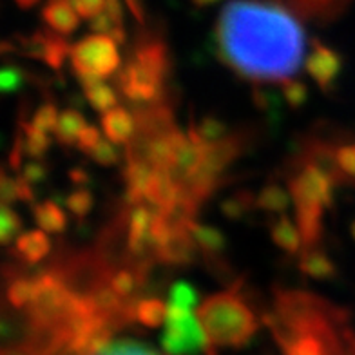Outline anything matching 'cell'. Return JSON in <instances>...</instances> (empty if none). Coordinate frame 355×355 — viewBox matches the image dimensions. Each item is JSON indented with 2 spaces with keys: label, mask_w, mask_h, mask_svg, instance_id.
Masks as SVG:
<instances>
[{
  "label": "cell",
  "mask_w": 355,
  "mask_h": 355,
  "mask_svg": "<svg viewBox=\"0 0 355 355\" xmlns=\"http://www.w3.org/2000/svg\"><path fill=\"white\" fill-rule=\"evenodd\" d=\"M214 37L225 66L256 84H285L301 69L306 49L300 19L281 0H232Z\"/></svg>",
  "instance_id": "6da1fadb"
},
{
  "label": "cell",
  "mask_w": 355,
  "mask_h": 355,
  "mask_svg": "<svg viewBox=\"0 0 355 355\" xmlns=\"http://www.w3.org/2000/svg\"><path fill=\"white\" fill-rule=\"evenodd\" d=\"M196 315L205 330L211 350L241 348L259 328L256 313L236 290L209 295L196 306Z\"/></svg>",
  "instance_id": "7a4b0ae2"
},
{
  "label": "cell",
  "mask_w": 355,
  "mask_h": 355,
  "mask_svg": "<svg viewBox=\"0 0 355 355\" xmlns=\"http://www.w3.org/2000/svg\"><path fill=\"white\" fill-rule=\"evenodd\" d=\"M168 73L167 47L159 38H144L132 51L131 60L120 69L118 87L127 100L138 105L156 103Z\"/></svg>",
  "instance_id": "3957f363"
},
{
  "label": "cell",
  "mask_w": 355,
  "mask_h": 355,
  "mask_svg": "<svg viewBox=\"0 0 355 355\" xmlns=\"http://www.w3.org/2000/svg\"><path fill=\"white\" fill-rule=\"evenodd\" d=\"M120 44L109 35L91 33L71 47V67L78 78L107 80L122 67Z\"/></svg>",
  "instance_id": "277c9868"
},
{
  "label": "cell",
  "mask_w": 355,
  "mask_h": 355,
  "mask_svg": "<svg viewBox=\"0 0 355 355\" xmlns=\"http://www.w3.org/2000/svg\"><path fill=\"white\" fill-rule=\"evenodd\" d=\"M162 348L168 355H198L211 350L196 310L167 303V318L162 334Z\"/></svg>",
  "instance_id": "5b68a950"
},
{
  "label": "cell",
  "mask_w": 355,
  "mask_h": 355,
  "mask_svg": "<svg viewBox=\"0 0 355 355\" xmlns=\"http://www.w3.org/2000/svg\"><path fill=\"white\" fill-rule=\"evenodd\" d=\"M334 180L315 165L304 162L300 173L290 176L288 191L292 201H312L324 209L334 203Z\"/></svg>",
  "instance_id": "8992f818"
},
{
  "label": "cell",
  "mask_w": 355,
  "mask_h": 355,
  "mask_svg": "<svg viewBox=\"0 0 355 355\" xmlns=\"http://www.w3.org/2000/svg\"><path fill=\"white\" fill-rule=\"evenodd\" d=\"M304 69L322 91H328L341 75L343 56L327 44L313 40L312 49L304 60Z\"/></svg>",
  "instance_id": "52a82bcc"
},
{
  "label": "cell",
  "mask_w": 355,
  "mask_h": 355,
  "mask_svg": "<svg viewBox=\"0 0 355 355\" xmlns=\"http://www.w3.org/2000/svg\"><path fill=\"white\" fill-rule=\"evenodd\" d=\"M22 47L26 55L38 58L51 69L58 71L69 58L73 46L62 35L51 31V33H35Z\"/></svg>",
  "instance_id": "ba28073f"
},
{
  "label": "cell",
  "mask_w": 355,
  "mask_h": 355,
  "mask_svg": "<svg viewBox=\"0 0 355 355\" xmlns=\"http://www.w3.org/2000/svg\"><path fill=\"white\" fill-rule=\"evenodd\" d=\"M78 11L71 0H49L42 8V20L47 28L55 33L66 37V35L75 33L80 26Z\"/></svg>",
  "instance_id": "9c48e42d"
},
{
  "label": "cell",
  "mask_w": 355,
  "mask_h": 355,
  "mask_svg": "<svg viewBox=\"0 0 355 355\" xmlns=\"http://www.w3.org/2000/svg\"><path fill=\"white\" fill-rule=\"evenodd\" d=\"M196 248L189 229H173L168 238L156 248V259L168 265H183L191 261Z\"/></svg>",
  "instance_id": "30bf717a"
},
{
  "label": "cell",
  "mask_w": 355,
  "mask_h": 355,
  "mask_svg": "<svg viewBox=\"0 0 355 355\" xmlns=\"http://www.w3.org/2000/svg\"><path fill=\"white\" fill-rule=\"evenodd\" d=\"M295 209V223L301 232L304 247H313L322 236V212L324 207L312 201H292Z\"/></svg>",
  "instance_id": "8fae6325"
},
{
  "label": "cell",
  "mask_w": 355,
  "mask_h": 355,
  "mask_svg": "<svg viewBox=\"0 0 355 355\" xmlns=\"http://www.w3.org/2000/svg\"><path fill=\"white\" fill-rule=\"evenodd\" d=\"M103 136L116 145H127L136 135V116L125 107L116 105L102 114Z\"/></svg>",
  "instance_id": "7c38bea8"
},
{
  "label": "cell",
  "mask_w": 355,
  "mask_h": 355,
  "mask_svg": "<svg viewBox=\"0 0 355 355\" xmlns=\"http://www.w3.org/2000/svg\"><path fill=\"white\" fill-rule=\"evenodd\" d=\"M301 19L328 22L346 10L350 0H281Z\"/></svg>",
  "instance_id": "4fadbf2b"
},
{
  "label": "cell",
  "mask_w": 355,
  "mask_h": 355,
  "mask_svg": "<svg viewBox=\"0 0 355 355\" xmlns=\"http://www.w3.org/2000/svg\"><path fill=\"white\" fill-rule=\"evenodd\" d=\"M49 252H51V241L42 229L28 230L15 239V254L22 263L28 265L40 263L49 256Z\"/></svg>",
  "instance_id": "5bb4252c"
},
{
  "label": "cell",
  "mask_w": 355,
  "mask_h": 355,
  "mask_svg": "<svg viewBox=\"0 0 355 355\" xmlns=\"http://www.w3.org/2000/svg\"><path fill=\"white\" fill-rule=\"evenodd\" d=\"M80 85L84 89L85 98H87L89 105L98 111L100 114L111 111L118 105V96L114 93V89L109 84H105V80L98 78H78Z\"/></svg>",
  "instance_id": "9a60e30c"
},
{
  "label": "cell",
  "mask_w": 355,
  "mask_h": 355,
  "mask_svg": "<svg viewBox=\"0 0 355 355\" xmlns=\"http://www.w3.org/2000/svg\"><path fill=\"white\" fill-rule=\"evenodd\" d=\"M73 355V354H67ZM78 355H159L155 350H150L149 346L141 345L138 341H131V339H118V341H111V337L105 336L100 341L94 343L93 346H89L84 354Z\"/></svg>",
  "instance_id": "2e32d148"
},
{
  "label": "cell",
  "mask_w": 355,
  "mask_h": 355,
  "mask_svg": "<svg viewBox=\"0 0 355 355\" xmlns=\"http://www.w3.org/2000/svg\"><path fill=\"white\" fill-rule=\"evenodd\" d=\"M270 238L274 241V245L279 247L281 250H285L286 254L301 252V247L304 245L300 229H297V223H294L285 214H281L270 225Z\"/></svg>",
  "instance_id": "e0dca14e"
},
{
  "label": "cell",
  "mask_w": 355,
  "mask_h": 355,
  "mask_svg": "<svg viewBox=\"0 0 355 355\" xmlns=\"http://www.w3.org/2000/svg\"><path fill=\"white\" fill-rule=\"evenodd\" d=\"M300 270L304 276L312 277V279H330L336 276V265L327 254L319 250L315 245L313 247H304L301 252L300 259Z\"/></svg>",
  "instance_id": "ac0fdd59"
},
{
  "label": "cell",
  "mask_w": 355,
  "mask_h": 355,
  "mask_svg": "<svg viewBox=\"0 0 355 355\" xmlns=\"http://www.w3.org/2000/svg\"><path fill=\"white\" fill-rule=\"evenodd\" d=\"M35 223L47 234H62L67 227V214L55 200H44L33 209Z\"/></svg>",
  "instance_id": "d6986e66"
},
{
  "label": "cell",
  "mask_w": 355,
  "mask_h": 355,
  "mask_svg": "<svg viewBox=\"0 0 355 355\" xmlns=\"http://www.w3.org/2000/svg\"><path fill=\"white\" fill-rule=\"evenodd\" d=\"M189 232H191L198 250L209 254V256H218L227 247V239H225L223 232L216 227H211V225H203L194 220L189 227Z\"/></svg>",
  "instance_id": "ffe728a7"
},
{
  "label": "cell",
  "mask_w": 355,
  "mask_h": 355,
  "mask_svg": "<svg viewBox=\"0 0 355 355\" xmlns=\"http://www.w3.org/2000/svg\"><path fill=\"white\" fill-rule=\"evenodd\" d=\"M89 123L85 122L84 114L76 109H66V111H60V116H58V123H56L55 129V140L62 145H76L80 135L84 131Z\"/></svg>",
  "instance_id": "44dd1931"
},
{
  "label": "cell",
  "mask_w": 355,
  "mask_h": 355,
  "mask_svg": "<svg viewBox=\"0 0 355 355\" xmlns=\"http://www.w3.org/2000/svg\"><path fill=\"white\" fill-rule=\"evenodd\" d=\"M135 321L140 322L145 328H158L165 322L167 318V301H162L158 297H147V300H138L132 309Z\"/></svg>",
  "instance_id": "7402d4cb"
},
{
  "label": "cell",
  "mask_w": 355,
  "mask_h": 355,
  "mask_svg": "<svg viewBox=\"0 0 355 355\" xmlns=\"http://www.w3.org/2000/svg\"><path fill=\"white\" fill-rule=\"evenodd\" d=\"M187 135L191 136L192 140L198 141V144L207 145V144H216V141L223 140V138H227L230 132L220 118L205 116V118H201L198 123H192Z\"/></svg>",
  "instance_id": "603a6c76"
},
{
  "label": "cell",
  "mask_w": 355,
  "mask_h": 355,
  "mask_svg": "<svg viewBox=\"0 0 355 355\" xmlns=\"http://www.w3.org/2000/svg\"><path fill=\"white\" fill-rule=\"evenodd\" d=\"M292 196L290 191H285L281 185H266L261 189V192L256 196V207L268 214H283L288 209Z\"/></svg>",
  "instance_id": "cb8c5ba5"
},
{
  "label": "cell",
  "mask_w": 355,
  "mask_h": 355,
  "mask_svg": "<svg viewBox=\"0 0 355 355\" xmlns=\"http://www.w3.org/2000/svg\"><path fill=\"white\" fill-rule=\"evenodd\" d=\"M35 295V279L28 276L11 277L6 286V300L15 310L28 309Z\"/></svg>",
  "instance_id": "d4e9b609"
},
{
  "label": "cell",
  "mask_w": 355,
  "mask_h": 355,
  "mask_svg": "<svg viewBox=\"0 0 355 355\" xmlns=\"http://www.w3.org/2000/svg\"><path fill=\"white\" fill-rule=\"evenodd\" d=\"M20 132L24 136V149L29 158L40 159L51 147V135L38 131L31 123H20Z\"/></svg>",
  "instance_id": "484cf974"
},
{
  "label": "cell",
  "mask_w": 355,
  "mask_h": 355,
  "mask_svg": "<svg viewBox=\"0 0 355 355\" xmlns=\"http://www.w3.org/2000/svg\"><path fill=\"white\" fill-rule=\"evenodd\" d=\"M252 207H256V196L250 192H238L221 203V212L229 220H241Z\"/></svg>",
  "instance_id": "4316f807"
},
{
  "label": "cell",
  "mask_w": 355,
  "mask_h": 355,
  "mask_svg": "<svg viewBox=\"0 0 355 355\" xmlns=\"http://www.w3.org/2000/svg\"><path fill=\"white\" fill-rule=\"evenodd\" d=\"M64 205H66L67 211L73 216H76V218H85L89 212L93 211L94 198L89 189L76 187L75 191L67 194Z\"/></svg>",
  "instance_id": "83f0119b"
},
{
  "label": "cell",
  "mask_w": 355,
  "mask_h": 355,
  "mask_svg": "<svg viewBox=\"0 0 355 355\" xmlns=\"http://www.w3.org/2000/svg\"><path fill=\"white\" fill-rule=\"evenodd\" d=\"M20 229H22V221H20L19 214L11 209V205L2 203V212H0V241L2 245H10L11 241L19 238Z\"/></svg>",
  "instance_id": "f1b7e54d"
},
{
  "label": "cell",
  "mask_w": 355,
  "mask_h": 355,
  "mask_svg": "<svg viewBox=\"0 0 355 355\" xmlns=\"http://www.w3.org/2000/svg\"><path fill=\"white\" fill-rule=\"evenodd\" d=\"M167 303L182 306V309L196 310V304H198L196 290H194V286H192L191 283H187V281H176V283L171 286Z\"/></svg>",
  "instance_id": "f546056e"
},
{
  "label": "cell",
  "mask_w": 355,
  "mask_h": 355,
  "mask_svg": "<svg viewBox=\"0 0 355 355\" xmlns=\"http://www.w3.org/2000/svg\"><path fill=\"white\" fill-rule=\"evenodd\" d=\"M58 116H60V111L56 109L55 103H44L35 111L33 118H31V125L37 127L38 131L46 132V135H55Z\"/></svg>",
  "instance_id": "4dcf8cb0"
},
{
  "label": "cell",
  "mask_w": 355,
  "mask_h": 355,
  "mask_svg": "<svg viewBox=\"0 0 355 355\" xmlns=\"http://www.w3.org/2000/svg\"><path fill=\"white\" fill-rule=\"evenodd\" d=\"M336 159L345 183L355 185V144H343L336 147Z\"/></svg>",
  "instance_id": "1f68e13d"
},
{
  "label": "cell",
  "mask_w": 355,
  "mask_h": 355,
  "mask_svg": "<svg viewBox=\"0 0 355 355\" xmlns=\"http://www.w3.org/2000/svg\"><path fill=\"white\" fill-rule=\"evenodd\" d=\"M281 94L285 98V103H288L292 109L303 107L306 100H309V87L301 82V80L290 78L283 84Z\"/></svg>",
  "instance_id": "d6a6232c"
},
{
  "label": "cell",
  "mask_w": 355,
  "mask_h": 355,
  "mask_svg": "<svg viewBox=\"0 0 355 355\" xmlns=\"http://www.w3.org/2000/svg\"><path fill=\"white\" fill-rule=\"evenodd\" d=\"M89 158L96 162L98 165H103V167H111V165H116L120 162V153L116 149V144H112L111 140H102L94 150L89 155Z\"/></svg>",
  "instance_id": "836d02e7"
},
{
  "label": "cell",
  "mask_w": 355,
  "mask_h": 355,
  "mask_svg": "<svg viewBox=\"0 0 355 355\" xmlns=\"http://www.w3.org/2000/svg\"><path fill=\"white\" fill-rule=\"evenodd\" d=\"M71 4L75 6V10L82 19L93 20L94 17L105 11L107 0H71Z\"/></svg>",
  "instance_id": "e575fe53"
},
{
  "label": "cell",
  "mask_w": 355,
  "mask_h": 355,
  "mask_svg": "<svg viewBox=\"0 0 355 355\" xmlns=\"http://www.w3.org/2000/svg\"><path fill=\"white\" fill-rule=\"evenodd\" d=\"M102 140V132H100L98 127L87 125L84 131H82V135H80L78 141H76V147L89 156L94 150V147H96Z\"/></svg>",
  "instance_id": "d590c367"
},
{
  "label": "cell",
  "mask_w": 355,
  "mask_h": 355,
  "mask_svg": "<svg viewBox=\"0 0 355 355\" xmlns=\"http://www.w3.org/2000/svg\"><path fill=\"white\" fill-rule=\"evenodd\" d=\"M24 82V75L22 71L17 69L15 66H6L0 73V89L4 91V93H13L17 89L22 85Z\"/></svg>",
  "instance_id": "8d00e7d4"
},
{
  "label": "cell",
  "mask_w": 355,
  "mask_h": 355,
  "mask_svg": "<svg viewBox=\"0 0 355 355\" xmlns=\"http://www.w3.org/2000/svg\"><path fill=\"white\" fill-rule=\"evenodd\" d=\"M20 174H22V176L26 178L31 185H38V183H42L47 178L46 167H44V164H40L38 159H35V162H28V164L22 167V173Z\"/></svg>",
  "instance_id": "74e56055"
},
{
  "label": "cell",
  "mask_w": 355,
  "mask_h": 355,
  "mask_svg": "<svg viewBox=\"0 0 355 355\" xmlns=\"http://www.w3.org/2000/svg\"><path fill=\"white\" fill-rule=\"evenodd\" d=\"M0 198H2V203L4 205H11L17 201V183H15V178H11L10 174H2V180H0Z\"/></svg>",
  "instance_id": "f35d334b"
},
{
  "label": "cell",
  "mask_w": 355,
  "mask_h": 355,
  "mask_svg": "<svg viewBox=\"0 0 355 355\" xmlns=\"http://www.w3.org/2000/svg\"><path fill=\"white\" fill-rule=\"evenodd\" d=\"M15 183H17V201H24V203H31L35 200L33 185L22 176H15Z\"/></svg>",
  "instance_id": "ab89813d"
},
{
  "label": "cell",
  "mask_w": 355,
  "mask_h": 355,
  "mask_svg": "<svg viewBox=\"0 0 355 355\" xmlns=\"http://www.w3.org/2000/svg\"><path fill=\"white\" fill-rule=\"evenodd\" d=\"M69 180L73 182V185H76V187H85L89 182V174L85 173L84 168L75 167L69 171Z\"/></svg>",
  "instance_id": "60d3db41"
},
{
  "label": "cell",
  "mask_w": 355,
  "mask_h": 355,
  "mask_svg": "<svg viewBox=\"0 0 355 355\" xmlns=\"http://www.w3.org/2000/svg\"><path fill=\"white\" fill-rule=\"evenodd\" d=\"M127 6H129V10L131 13L135 15L136 19L141 20L144 19V4H141V0H125Z\"/></svg>",
  "instance_id": "b9f144b4"
},
{
  "label": "cell",
  "mask_w": 355,
  "mask_h": 355,
  "mask_svg": "<svg viewBox=\"0 0 355 355\" xmlns=\"http://www.w3.org/2000/svg\"><path fill=\"white\" fill-rule=\"evenodd\" d=\"M42 0H15V4L19 6L20 10H33L35 6H38Z\"/></svg>",
  "instance_id": "7bdbcfd3"
},
{
  "label": "cell",
  "mask_w": 355,
  "mask_h": 355,
  "mask_svg": "<svg viewBox=\"0 0 355 355\" xmlns=\"http://www.w3.org/2000/svg\"><path fill=\"white\" fill-rule=\"evenodd\" d=\"M192 4H196L198 8H207V6H212L216 2H220V0H191Z\"/></svg>",
  "instance_id": "ee69618b"
},
{
  "label": "cell",
  "mask_w": 355,
  "mask_h": 355,
  "mask_svg": "<svg viewBox=\"0 0 355 355\" xmlns=\"http://www.w3.org/2000/svg\"><path fill=\"white\" fill-rule=\"evenodd\" d=\"M350 232H352V238L355 239V221H354V223H352V227H350Z\"/></svg>",
  "instance_id": "f6af8a7d"
}]
</instances>
